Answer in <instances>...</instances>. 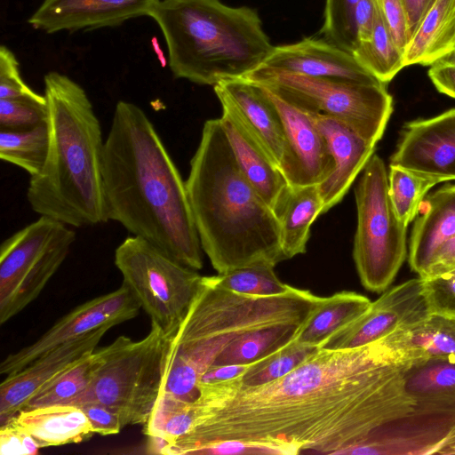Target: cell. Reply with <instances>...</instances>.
<instances>
[{
	"instance_id": "603a6c76",
	"label": "cell",
	"mask_w": 455,
	"mask_h": 455,
	"mask_svg": "<svg viewBox=\"0 0 455 455\" xmlns=\"http://www.w3.org/2000/svg\"><path fill=\"white\" fill-rule=\"evenodd\" d=\"M383 339L399 362L455 357V318L430 314Z\"/></svg>"
},
{
	"instance_id": "9a60e30c",
	"label": "cell",
	"mask_w": 455,
	"mask_h": 455,
	"mask_svg": "<svg viewBox=\"0 0 455 455\" xmlns=\"http://www.w3.org/2000/svg\"><path fill=\"white\" fill-rule=\"evenodd\" d=\"M109 326L99 328L44 353L23 369L9 374L0 385V427L65 371L96 349Z\"/></svg>"
},
{
	"instance_id": "74e56055",
	"label": "cell",
	"mask_w": 455,
	"mask_h": 455,
	"mask_svg": "<svg viewBox=\"0 0 455 455\" xmlns=\"http://www.w3.org/2000/svg\"><path fill=\"white\" fill-rule=\"evenodd\" d=\"M44 99L33 91L22 79L19 62L6 46L0 47V99Z\"/></svg>"
},
{
	"instance_id": "d590c367",
	"label": "cell",
	"mask_w": 455,
	"mask_h": 455,
	"mask_svg": "<svg viewBox=\"0 0 455 455\" xmlns=\"http://www.w3.org/2000/svg\"><path fill=\"white\" fill-rule=\"evenodd\" d=\"M46 98L0 99V129L22 130L47 123Z\"/></svg>"
},
{
	"instance_id": "f546056e",
	"label": "cell",
	"mask_w": 455,
	"mask_h": 455,
	"mask_svg": "<svg viewBox=\"0 0 455 455\" xmlns=\"http://www.w3.org/2000/svg\"><path fill=\"white\" fill-rule=\"evenodd\" d=\"M47 123L22 130L0 129V158L16 165L30 177L43 169L48 154Z\"/></svg>"
},
{
	"instance_id": "7bdbcfd3",
	"label": "cell",
	"mask_w": 455,
	"mask_h": 455,
	"mask_svg": "<svg viewBox=\"0 0 455 455\" xmlns=\"http://www.w3.org/2000/svg\"><path fill=\"white\" fill-rule=\"evenodd\" d=\"M428 76L439 92L455 99V63L438 61L430 66Z\"/></svg>"
},
{
	"instance_id": "ba28073f",
	"label": "cell",
	"mask_w": 455,
	"mask_h": 455,
	"mask_svg": "<svg viewBox=\"0 0 455 455\" xmlns=\"http://www.w3.org/2000/svg\"><path fill=\"white\" fill-rule=\"evenodd\" d=\"M357 226L353 258L362 285L382 293L394 282L407 257V226L389 196L385 163L373 154L355 189Z\"/></svg>"
},
{
	"instance_id": "ac0fdd59",
	"label": "cell",
	"mask_w": 455,
	"mask_h": 455,
	"mask_svg": "<svg viewBox=\"0 0 455 455\" xmlns=\"http://www.w3.org/2000/svg\"><path fill=\"white\" fill-rule=\"evenodd\" d=\"M258 68L367 84H383L364 68L354 55L325 40L306 37L297 43L274 46Z\"/></svg>"
},
{
	"instance_id": "5bb4252c",
	"label": "cell",
	"mask_w": 455,
	"mask_h": 455,
	"mask_svg": "<svg viewBox=\"0 0 455 455\" xmlns=\"http://www.w3.org/2000/svg\"><path fill=\"white\" fill-rule=\"evenodd\" d=\"M390 164L443 181L455 180V108L407 123Z\"/></svg>"
},
{
	"instance_id": "8fae6325",
	"label": "cell",
	"mask_w": 455,
	"mask_h": 455,
	"mask_svg": "<svg viewBox=\"0 0 455 455\" xmlns=\"http://www.w3.org/2000/svg\"><path fill=\"white\" fill-rule=\"evenodd\" d=\"M114 262L140 308L165 332L174 334L203 276L148 241L131 235L116 249Z\"/></svg>"
},
{
	"instance_id": "cb8c5ba5",
	"label": "cell",
	"mask_w": 455,
	"mask_h": 455,
	"mask_svg": "<svg viewBox=\"0 0 455 455\" xmlns=\"http://www.w3.org/2000/svg\"><path fill=\"white\" fill-rule=\"evenodd\" d=\"M10 421L32 435L41 448L80 443L94 434L84 412L74 405L23 409Z\"/></svg>"
},
{
	"instance_id": "f35d334b",
	"label": "cell",
	"mask_w": 455,
	"mask_h": 455,
	"mask_svg": "<svg viewBox=\"0 0 455 455\" xmlns=\"http://www.w3.org/2000/svg\"><path fill=\"white\" fill-rule=\"evenodd\" d=\"M379 13L397 46L404 52L410 41L403 0H376Z\"/></svg>"
},
{
	"instance_id": "9c48e42d",
	"label": "cell",
	"mask_w": 455,
	"mask_h": 455,
	"mask_svg": "<svg viewBox=\"0 0 455 455\" xmlns=\"http://www.w3.org/2000/svg\"><path fill=\"white\" fill-rule=\"evenodd\" d=\"M243 78L269 88L302 109L345 124L375 145L382 138L393 111V99L385 84L312 77L259 68Z\"/></svg>"
},
{
	"instance_id": "836d02e7",
	"label": "cell",
	"mask_w": 455,
	"mask_h": 455,
	"mask_svg": "<svg viewBox=\"0 0 455 455\" xmlns=\"http://www.w3.org/2000/svg\"><path fill=\"white\" fill-rule=\"evenodd\" d=\"M273 266L255 265L244 267L210 276L224 289L251 296H275L285 293L291 285L283 283L275 275Z\"/></svg>"
},
{
	"instance_id": "ab89813d",
	"label": "cell",
	"mask_w": 455,
	"mask_h": 455,
	"mask_svg": "<svg viewBox=\"0 0 455 455\" xmlns=\"http://www.w3.org/2000/svg\"><path fill=\"white\" fill-rule=\"evenodd\" d=\"M40 448L32 435L13 422L0 427L1 455H34Z\"/></svg>"
},
{
	"instance_id": "1f68e13d",
	"label": "cell",
	"mask_w": 455,
	"mask_h": 455,
	"mask_svg": "<svg viewBox=\"0 0 455 455\" xmlns=\"http://www.w3.org/2000/svg\"><path fill=\"white\" fill-rule=\"evenodd\" d=\"M319 348L300 344L294 339L285 347L249 365L235 379L247 387L272 382L293 371Z\"/></svg>"
},
{
	"instance_id": "30bf717a",
	"label": "cell",
	"mask_w": 455,
	"mask_h": 455,
	"mask_svg": "<svg viewBox=\"0 0 455 455\" xmlns=\"http://www.w3.org/2000/svg\"><path fill=\"white\" fill-rule=\"evenodd\" d=\"M55 219L40 216L0 247V323L32 303L68 257L76 233Z\"/></svg>"
},
{
	"instance_id": "83f0119b",
	"label": "cell",
	"mask_w": 455,
	"mask_h": 455,
	"mask_svg": "<svg viewBox=\"0 0 455 455\" xmlns=\"http://www.w3.org/2000/svg\"><path fill=\"white\" fill-rule=\"evenodd\" d=\"M307 320L284 322L251 331L228 345L212 366L250 365L263 359L292 341Z\"/></svg>"
},
{
	"instance_id": "7c38bea8",
	"label": "cell",
	"mask_w": 455,
	"mask_h": 455,
	"mask_svg": "<svg viewBox=\"0 0 455 455\" xmlns=\"http://www.w3.org/2000/svg\"><path fill=\"white\" fill-rule=\"evenodd\" d=\"M140 307L129 289H118L92 299L62 316L39 339L8 355L0 373L16 372L44 353L104 326L114 327L137 316Z\"/></svg>"
},
{
	"instance_id": "52a82bcc",
	"label": "cell",
	"mask_w": 455,
	"mask_h": 455,
	"mask_svg": "<svg viewBox=\"0 0 455 455\" xmlns=\"http://www.w3.org/2000/svg\"><path fill=\"white\" fill-rule=\"evenodd\" d=\"M172 335L151 323L140 340L117 337L87 388L65 405L100 403L117 412L124 427L145 425L161 392Z\"/></svg>"
},
{
	"instance_id": "7402d4cb",
	"label": "cell",
	"mask_w": 455,
	"mask_h": 455,
	"mask_svg": "<svg viewBox=\"0 0 455 455\" xmlns=\"http://www.w3.org/2000/svg\"><path fill=\"white\" fill-rule=\"evenodd\" d=\"M455 235V184H445L421 202L411 231L408 261L423 277L437 251Z\"/></svg>"
},
{
	"instance_id": "2e32d148",
	"label": "cell",
	"mask_w": 455,
	"mask_h": 455,
	"mask_svg": "<svg viewBox=\"0 0 455 455\" xmlns=\"http://www.w3.org/2000/svg\"><path fill=\"white\" fill-rule=\"evenodd\" d=\"M260 86L275 104L283 124L289 147V162L283 174L289 184H320L331 175L334 164L325 138L310 113Z\"/></svg>"
},
{
	"instance_id": "4316f807",
	"label": "cell",
	"mask_w": 455,
	"mask_h": 455,
	"mask_svg": "<svg viewBox=\"0 0 455 455\" xmlns=\"http://www.w3.org/2000/svg\"><path fill=\"white\" fill-rule=\"evenodd\" d=\"M371 303L368 297L348 291L323 297L301 327L295 340L303 345L320 347L331 335L363 315Z\"/></svg>"
},
{
	"instance_id": "44dd1931",
	"label": "cell",
	"mask_w": 455,
	"mask_h": 455,
	"mask_svg": "<svg viewBox=\"0 0 455 455\" xmlns=\"http://www.w3.org/2000/svg\"><path fill=\"white\" fill-rule=\"evenodd\" d=\"M213 89L228 98L268 156L284 173L289 162L284 128L264 89L243 77L220 81Z\"/></svg>"
},
{
	"instance_id": "e0dca14e",
	"label": "cell",
	"mask_w": 455,
	"mask_h": 455,
	"mask_svg": "<svg viewBox=\"0 0 455 455\" xmlns=\"http://www.w3.org/2000/svg\"><path fill=\"white\" fill-rule=\"evenodd\" d=\"M159 0H43L28 22L53 34L114 28L148 16Z\"/></svg>"
},
{
	"instance_id": "5b68a950",
	"label": "cell",
	"mask_w": 455,
	"mask_h": 455,
	"mask_svg": "<svg viewBox=\"0 0 455 455\" xmlns=\"http://www.w3.org/2000/svg\"><path fill=\"white\" fill-rule=\"evenodd\" d=\"M323 299L292 286L275 296L245 295L203 276L187 315L172 337L157 401L195 402L201 376L228 345L259 328L307 319Z\"/></svg>"
},
{
	"instance_id": "277c9868",
	"label": "cell",
	"mask_w": 455,
	"mask_h": 455,
	"mask_svg": "<svg viewBox=\"0 0 455 455\" xmlns=\"http://www.w3.org/2000/svg\"><path fill=\"white\" fill-rule=\"evenodd\" d=\"M49 148L42 171L30 177L27 199L40 216L74 228L108 221L102 178L100 123L83 87L68 76H44Z\"/></svg>"
},
{
	"instance_id": "8d00e7d4",
	"label": "cell",
	"mask_w": 455,
	"mask_h": 455,
	"mask_svg": "<svg viewBox=\"0 0 455 455\" xmlns=\"http://www.w3.org/2000/svg\"><path fill=\"white\" fill-rule=\"evenodd\" d=\"M422 279L423 295L430 314L455 318V268Z\"/></svg>"
},
{
	"instance_id": "7dc6e473",
	"label": "cell",
	"mask_w": 455,
	"mask_h": 455,
	"mask_svg": "<svg viewBox=\"0 0 455 455\" xmlns=\"http://www.w3.org/2000/svg\"><path fill=\"white\" fill-rule=\"evenodd\" d=\"M441 61L455 63V53H453L452 55H451V56H450V57H448L447 59H445V60H441Z\"/></svg>"
},
{
	"instance_id": "b9f144b4",
	"label": "cell",
	"mask_w": 455,
	"mask_h": 455,
	"mask_svg": "<svg viewBox=\"0 0 455 455\" xmlns=\"http://www.w3.org/2000/svg\"><path fill=\"white\" fill-rule=\"evenodd\" d=\"M377 13L378 5L376 0H361L355 6L353 14L355 47L371 36Z\"/></svg>"
},
{
	"instance_id": "f1b7e54d",
	"label": "cell",
	"mask_w": 455,
	"mask_h": 455,
	"mask_svg": "<svg viewBox=\"0 0 455 455\" xmlns=\"http://www.w3.org/2000/svg\"><path fill=\"white\" fill-rule=\"evenodd\" d=\"M109 344L94 350L77 363L62 372L34 395L24 409L67 404L90 385L95 371L109 351ZM23 410V409H22Z\"/></svg>"
},
{
	"instance_id": "8992f818",
	"label": "cell",
	"mask_w": 455,
	"mask_h": 455,
	"mask_svg": "<svg viewBox=\"0 0 455 455\" xmlns=\"http://www.w3.org/2000/svg\"><path fill=\"white\" fill-rule=\"evenodd\" d=\"M164 37L176 78L200 85L242 78L260 67L274 45L257 10L220 0H159L149 15Z\"/></svg>"
},
{
	"instance_id": "484cf974",
	"label": "cell",
	"mask_w": 455,
	"mask_h": 455,
	"mask_svg": "<svg viewBox=\"0 0 455 455\" xmlns=\"http://www.w3.org/2000/svg\"><path fill=\"white\" fill-rule=\"evenodd\" d=\"M323 213V200L318 184L291 186L275 215L285 259L305 253L310 228Z\"/></svg>"
},
{
	"instance_id": "7a4b0ae2",
	"label": "cell",
	"mask_w": 455,
	"mask_h": 455,
	"mask_svg": "<svg viewBox=\"0 0 455 455\" xmlns=\"http://www.w3.org/2000/svg\"><path fill=\"white\" fill-rule=\"evenodd\" d=\"M102 178L108 220L195 270L203 249L186 181L146 113L116 103L104 142Z\"/></svg>"
},
{
	"instance_id": "ffe728a7",
	"label": "cell",
	"mask_w": 455,
	"mask_h": 455,
	"mask_svg": "<svg viewBox=\"0 0 455 455\" xmlns=\"http://www.w3.org/2000/svg\"><path fill=\"white\" fill-rule=\"evenodd\" d=\"M308 112L325 138L334 164L331 175L318 184L324 213L340 203L374 154L376 145L334 118Z\"/></svg>"
},
{
	"instance_id": "d4e9b609",
	"label": "cell",
	"mask_w": 455,
	"mask_h": 455,
	"mask_svg": "<svg viewBox=\"0 0 455 455\" xmlns=\"http://www.w3.org/2000/svg\"><path fill=\"white\" fill-rule=\"evenodd\" d=\"M453 53L455 0H435L404 49V65L432 66Z\"/></svg>"
},
{
	"instance_id": "f6af8a7d",
	"label": "cell",
	"mask_w": 455,
	"mask_h": 455,
	"mask_svg": "<svg viewBox=\"0 0 455 455\" xmlns=\"http://www.w3.org/2000/svg\"><path fill=\"white\" fill-rule=\"evenodd\" d=\"M435 1V0H403L406 12L410 39Z\"/></svg>"
},
{
	"instance_id": "ee69618b",
	"label": "cell",
	"mask_w": 455,
	"mask_h": 455,
	"mask_svg": "<svg viewBox=\"0 0 455 455\" xmlns=\"http://www.w3.org/2000/svg\"><path fill=\"white\" fill-rule=\"evenodd\" d=\"M455 268V235L447 241L435 253L425 275L434 276Z\"/></svg>"
},
{
	"instance_id": "4dcf8cb0",
	"label": "cell",
	"mask_w": 455,
	"mask_h": 455,
	"mask_svg": "<svg viewBox=\"0 0 455 455\" xmlns=\"http://www.w3.org/2000/svg\"><path fill=\"white\" fill-rule=\"evenodd\" d=\"M352 54L364 68L385 84L405 67L403 52L394 41L379 8L371 36L359 44Z\"/></svg>"
},
{
	"instance_id": "d6986e66",
	"label": "cell",
	"mask_w": 455,
	"mask_h": 455,
	"mask_svg": "<svg viewBox=\"0 0 455 455\" xmlns=\"http://www.w3.org/2000/svg\"><path fill=\"white\" fill-rule=\"evenodd\" d=\"M214 92L222 108L221 124L242 172L275 213L290 188L288 180L228 98L218 90Z\"/></svg>"
},
{
	"instance_id": "e575fe53",
	"label": "cell",
	"mask_w": 455,
	"mask_h": 455,
	"mask_svg": "<svg viewBox=\"0 0 455 455\" xmlns=\"http://www.w3.org/2000/svg\"><path fill=\"white\" fill-rule=\"evenodd\" d=\"M360 1L325 0L323 24L320 30L325 40L351 53L355 48L353 14Z\"/></svg>"
},
{
	"instance_id": "60d3db41",
	"label": "cell",
	"mask_w": 455,
	"mask_h": 455,
	"mask_svg": "<svg viewBox=\"0 0 455 455\" xmlns=\"http://www.w3.org/2000/svg\"><path fill=\"white\" fill-rule=\"evenodd\" d=\"M88 418L92 432L100 435L118 434L124 427L120 415L100 403H85L78 406Z\"/></svg>"
},
{
	"instance_id": "d6a6232c",
	"label": "cell",
	"mask_w": 455,
	"mask_h": 455,
	"mask_svg": "<svg viewBox=\"0 0 455 455\" xmlns=\"http://www.w3.org/2000/svg\"><path fill=\"white\" fill-rule=\"evenodd\" d=\"M439 182L414 172L390 164L389 196L399 220L408 226L417 216L427 192Z\"/></svg>"
},
{
	"instance_id": "4fadbf2b",
	"label": "cell",
	"mask_w": 455,
	"mask_h": 455,
	"mask_svg": "<svg viewBox=\"0 0 455 455\" xmlns=\"http://www.w3.org/2000/svg\"><path fill=\"white\" fill-rule=\"evenodd\" d=\"M429 315L423 295V279H409L384 291L363 315L331 335L320 348L363 347Z\"/></svg>"
},
{
	"instance_id": "6da1fadb",
	"label": "cell",
	"mask_w": 455,
	"mask_h": 455,
	"mask_svg": "<svg viewBox=\"0 0 455 455\" xmlns=\"http://www.w3.org/2000/svg\"><path fill=\"white\" fill-rule=\"evenodd\" d=\"M383 344L319 348L285 376L255 387L235 378L198 386L180 454H364L381 425Z\"/></svg>"
},
{
	"instance_id": "3957f363",
	"label": "cell",
	"mask_w": 455,
	"mask_h": 455,
	"mask_svg": "<svg viewBox=\"0 0 455 455\" xmlns=\"http://www.w3.org/2000/svg\"><path fill=\"white\" fill-rule=\"evenodd\" d=\"M186 187L203 251L218 273L286 260L277 217L242 172L220 118L204 124Z\"/></svg>"
},
{
	"instance_id": "bcb514c9",
	"label": "cell",
	"mask_w": 455,
	"mask_h": 455,
	"mask_svg": "<svg viewBox=\"0 0 455 455\" xmlns=\"http://www.w3.org/2000/svg\"><path fill=\"white\" fill-rule=\"evenodd\" d=\"M248 366L249 365L212 366L201 376L198 386L235 378L241 375Z\"/></svg>"
}]
</instances>
